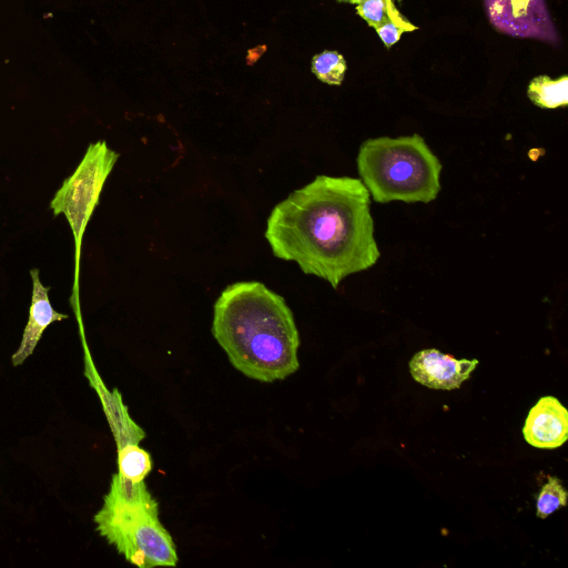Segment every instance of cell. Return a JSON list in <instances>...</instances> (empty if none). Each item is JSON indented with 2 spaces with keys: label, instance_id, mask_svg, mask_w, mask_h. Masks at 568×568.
I'll use <instances>...</instances> for the list:
<instances>
[{
  "label": "cell",
  "instance_id": "cell-15",
  "mask_svg": "<svg viewBox=\"0 0 568 568\" xmlns=\"http://www.w3.org/2000/svg\"><path fill=\"white\" fill-rule=\"evenodd\" d=\"M397 12L393 0H362L357 5V14L375 29L387 23Z\"/></svg>",
  "mask_w": 568,
  "mask_h": 568
},
{
  "label": "cell",
  "instance_id": "cell-10",
  "mask_svg": "<svg viewBox=\"0 0 568 568\" xmlns=\"http://www.w3.org/2000/svg\"><path fill=\"white\" fill-rule=\"evenodd\" d=\"M100 394L101 400H103L105 411L111 429L115 434L118 448L126 444H138L142 439H144V432H142L138 426L130 420L127 413L126 407H124L123 402L119 398L118 392L110 394L108 392L97 391Z\"/></svg>",
  "mask_w": 568,
  "mask_h": 568
},
{
  "label": "cell",
  "instance_id": "cell-7",
  "mask_svg": "<svg viewBox=\"0 0 568 568\" xmlns=\"http://www.w3.org/2000/svg\"><path fill=\"white\" fill-rule=\"evenodd\" d=\"M478 360H456L438 350H424L410 362L412 377L418 383L435 390H455L471 377Z\"/></svg>",
  "mask_w": 568,
  "mask_h": 568
},
{
  "label": "cell",
  "instance_id": "cell-13",
  "mask_svg": "<svg viewBox=\"0 0 568 568\" xmlns=\"http://www.w3.org/2000/svg\"><path fill=\"white\" fill-rule=\"evenodd\" d=\"M346 59L338 52H323L312 59V73L324 84L340 86L346 76Z\"/></svg>",
  "mask_w": 568,
  "mask_h": 568
},
{
  "label": "cell",
  "instance_id": "cell-8",
  "mask_svg": "<svg viewBox=\"0 0 568 568\" xmlns=\"http://www.w3.org/2000/svg\"><path fill=\"white\" fill-rule=\"evenodd\" d=\"M523 434L534 448H561L568 439L567 410L556 398H542L530 411Z\"/></svg>",
  "mask_w": 568,
  "mask_h": 568
},
{
  "label": "cell",
  "instance_id": "cell-9",
  "mask_svg": "<svg viewBox=\"0 0 568 568\" xmlns=\"http://www.w3.org/2000/svg\"><path fill=\"white\" fill-rule=\"evenodd\" d=\"M33 279L32 306L29 319L23 334L22 343L14 353L12 361L15 367L22 365L36 350L44 332L53 323L69 318L67 314L57 312L49 300L50 287H45L39 278V270H30Z\"/></svg>",
  "mask_w": 568,
  "mask_h": 568
},
{
  "label": "cell",
  "instance_id": "cell-2",
  "mask_svg": "<svg viewBox=\"0 0 568 568\" xmlns=\"http://www.w3.org/2000/svg\"><path fill=\"white\" fill-rule=\"evenodd\" d=\"M212 334L233 367L252 380L272 383L300 368L293 313L286 300L261 282H238L222 291Z\"/></svg>",
  "mask_w": 568,
  "mask_h": 568
},
{
  "label": "cell",
  "instance_id": "cell-16",
  "mask_svg": "<svg viewBox=\"0 0 568 568\" xmlns=\"http://www.w3.org/2000/svg\"><path fill=\"white\" fill-rule=\"evenodd\" d=\"M415 29H417V27L408 22L398 10L387 23H384L375 30H377L385 47L390 49L399 42L404 33L413 32Z\"/></svg>",
  "mask_w": 568,
  "mask_h": 568
},
{
  "label": "cell",
  "instance_id": "cell-5",
  "mask_svg": "<svg viewBox=\"0 0 568 568\" xmlns=\"http://www.w3.org/2000/svg\"><path fill=\"white\" fill-rule=\"evenodd\" d=\"M119 157L106 141L91 144L74 174L64 181L50 202L54 216L64 215L68 220L77 248L81 245L88 222L99 205L101 191Z\"/></svg>",
  "mask_w": 568,
  "mask_h": 568
},
{
  "label": "cell",
  "instance_id": "cell-1",
  "mask_svg": "<svg viewBox=\"0 0 568 568\" xmlns=\"http://www.w3.org/2000/svg\"><path fill=\"white\" fill-rule=\"evenodd\" d=\"M371 195L359 179L319 176L272 210L266 239L273 256L338 289L343 279L377 265Z\"/></svg>",
  "mask_w": 568,
  "mask_h": 568
},
{
  "label": "cell",
  "instance_id": "cell-11",
  "mask_svg": "<svg viewBox=\"0 0 568 568\" xmlns=\"http://www.w3.org/2000/svg\"><path fill=\"white\" fill-rule=\"evenodd\" d=\"M527 95L534 105L544 109L565 107L568 104V78L536 77L531 81Z\"/></svg>",
  "mask_w": 568,
  "mask_h": 568
},
{
  "label": "cell",
  "instance_id": "cell-12",
  "mask_svg": "<svg viewBox=\"0 0 568 568\" xmlns=\"http://www.w3.org/2000/svg\"><path fill=\"white\" fill-rule=\"evenodd\" d=\"M119 474L134 482L145 481L152 469L150 454L138 444H126L118 448Z\"/></svg>",
  "mask_w": 568,
  "mask_h": 568
},
{
  "label": "cell",
  "instance_id": "cell-3",
  "mask_svg": "<svg viewBox=\"0 0 568 568\" xmlns=\"http://www.w3.org/2000/svg\"><path fill=\"white\" fill-rule=\"evenodd\" d=\"M98 533L140 568L175 567L174 540L159 520V506L145 481L113 476L104 506L94 517Z\"/></svg>",
  "mask_w": 568,
  "mask_h": 568
},
{
  "label": "cell",
  "instance_id": "cell-17",
  "mask_svg": "<svg viewBox=\"0 0 568 568\" xmlns=\"http://www.w3.org/2000/svg\"><path fill=\"white\" fill-rule=\"evenodd\" d=\"M339 2H348L351 4H360L362 2V0H339Z\"/></svg>",
  "mask_w": 568,
  "mask_h": 568
},
{
  "label": "cell",
  "instance_id": "cell-14",
  "mask_svg": "<svg viewBox=\"0 0 568 568\" xmlns=\"http://www.w3.org/2000/svg\"><path fill=\"white\" fill-rule=\"evenodd\" d=\"M567 492L559 479L550 478L537 497V517L546 519L567 505Z\"/></svg>",
  "mask_w": 568,
  "mask_h": 568
},
{
  "label": "cell",
  "instance_id": "cell-4",
  "mask_svg": "<svg viewBox=\"0 0 568 568\" xmlns=\"http://www.w3.org/2000/svg\"><path fill=\"white\" fill-rule=\"evenodd\" d=\"M357 161L361 181L378 204H429L441 191L442 164L419 135L369 139Z\"/></svg>",
  "mask_w": 568,
  "mask_h": 568
},
{
  "label": "cell",
  "instance_id": "cell-6",
  "mask_svg": "<svg viewBox=\"0 0 568 568\" xmlns=\"http://www.w3.org/2000/svg\"><path fill=\"white\" fill-rule=\"evenodd\" d=\"M492 25L512 37L556 43L557 34L544 0H485Z\"/></svg>",
  "mask_w": 568,
  "mask_h": 568
}]
</instances>
